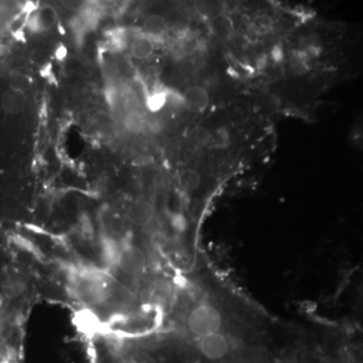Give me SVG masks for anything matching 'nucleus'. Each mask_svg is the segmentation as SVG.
Returning <instances> with one entry per match:
<instances>
[{
    "instance_id": "nucleus-1",
    "label": "nucleus",
    "mask_w": 363,
    "mask_h": 363,
    "mask_svg": "<svg viewBox=\"0 0 363 363\" xmlns=\"http://www.w3.org/2000/svg\"><path fill=\"white\" fill-rule=\"evenodd\" d=\"M73 292L81 304L95 307L106 302L111 296L107 279L94 272H83L75 277Z\"/></svg>"
},
{
    "instance_id": "nucleus-2",
    "label": "nucleus",
    "mask_w": 363,
    "mask_h": 363,
    "mask_svg": "<svg viewBox=\"0 0 363 363\" xmlns=\"http://www.w3.org/2000/svg\"><path fill=\"white\" fill-rule=\"evenodd\" d=\"M198 352L209 363H224L233 357L234 342L224 332L208 334L197 338Z\"/></svg>"
},
{
    "instance_id": "nucleus-3",
    "label": "nucleus",
    "mask_w": 363,
    "mask_h": 363,
    "mask_svg": "<svg viewBox=\"0 0 363 363\" xmlns=\"http://www.w3.org/2000/svg\"><path fill=\"white\" fill-rule=\"evenodd\" d=\"M222 327L223 318L221 313L209 305L195 308L187 319L188 330L196 338L221 331Z\"/></svg>"
},
{
    "instance_id": "nucleus-4",
    "label": "nucleus",
    "mask_w": 363,
    "mask_h": 363,
    "mask_svg": "<svg viewBox=\"0 0 363 363\" xmlns=\"http://www.w3.org/2000/svg\"><path fill=\"white\" fill-rule=\"evenodd\" d=\"M117 264L126 274H140L147 266L145 252L135 245L124 247L117 257Z\"/></svg>"
},
{
    "instance_id": "nucleus-5",
    "label": "nucleus",
    "mask_w": 363,
    "mask_h": 363,
    "mask_svg": "<svg viewBox=\"0 0 363 363\" xmlns=\"http://www.w3.org/2000/svg\"><path fill=\"white\" fill-rule=\"evenodd\" d=\"M128 221L133 225L145 227L154 220L155 208L145 199H136L130 203L126 211Z\"/></svg>"
},
{
    "instance_id": "nucleus-6",
    "label": "nucleus",
    "mask_w": 363,
    "mask_h": 363,
    "mask_svg": "<svg viewBox=\"0 0 363 363\" xmlns=\"http://www.w3.org/2000/svg\"><path fill=\"white\" fill-rule=\"evenodd\" d=\"M182 102L184 106L194 113H200L207 108L209 105V94L204 88L200 86H193L185 91L182 95Z\"/></svg>"
},
{
    "instance_id": "nucleus-7",
    "label": "nucleus",
    "mask_w": 363,
    "mask_h": 363,
    "mask_svg": "<svg viewBox=\"0 0 363 363\" xmlns=\"http://www.w3.org/2000/svg\"><path fill=\"white\" fill-rule=\"evenodd\" d=\"M26 101L25 91L11 86L2 95L1 107L7 114H18L25 109Z\"/></svg>"
},
{
    "instance_id": "nucleus-8",
    "label": "nucleus",
    "mask_w": 363,
    "mask_h": 363,
    "mask_svg": "<svg viewBox=\"0 0 363 363\" xmlns=\"http://www.w3.org/2000/svg\"><path fill=\"white\" fill-rule=\"evenodd\" d=\"M58 21V13L52 6H43L35 11L33 16V28L37 32H45L51 30Z\"/></svg>"
},
{
    "instance_id": "nucleus-9",
    "label": "nucleus",
    "mask_w": 363,
    "mask_h": 363,
    "mask_svg": "<svg viewBox=\"0 0 363 363\" xmlns=\"http://www.w3.org/2000/svg\"><path fill=\"white\" fill-rule=\"evenodd\" d=\"M130 50L133 58L138 60L150 58L155 51L154 40L149 35H145V33L138 35L131 43Z\"/></svg>"
},
{
    "instance_id": "nucleus-10",
    "label": "nucleus",
    "mask_w": 363,
    "mask_h": 363,
    "mask_svg": "<svg viewBox=\"0 0 363 363\" xmlns=\"http://www.w3.org/2000/svg\"><path fill=\"white\" fill-rule=\"evenodd\" d=\"M198 13L206 18H217L225 11V0H195Z\"/></svg>"
},
{
    "instance_id": "nucleus-11",
    "label": "nucleus",
    "mask_w": 363,
    "mask_h": 363,
    "mask_svg": "<svg viewBox=\"0 0 363 363\" xmlns=\"http://www.w3.org/2000/svg\"><path fill=\"white\" fill-rule=\"evenodd\" d=\"M123 125L124 130L130 133H142L145 128V119L138 111H128L123 114Z\"/></svg>"
},
{
    "instance_id": "nucleus-12",
    "label": "nucleus",
    "mask_w": 363,
    "mask_h": 363,
    "mask_svg": "<svg viewBox=\"0 0 363 363\" xmlns=\"http://www.w3.org/2000/svg\"><path fill=\"white\" fill-rule=\"evenodd\" d=\"M143 28H145V35H149L152 39L161 38L166 33L167 21L162 16L154 14V16H150L147 18L145 25H143Z\"/></svg>"
},
{
    "instance_id": "nucleus-13",
    "label": "nucleus",
    "mask_w": 363,
    "mask_h": 363,
    "mask_svg": "<svg viewBox=\"0 0 363 363\" xmlns=\"http://www.w3.org/2000/svg\"><path fill=\"white\" fill-rule=\"evenodd\" d=\"M178 183L182 190L188 193L193 192L201 184V177L195 169H184L180 175H179Z\"/></svg>"
},
{
    "instance_id": "nucleus-14",
    "label": "nucleus",
    "mask_w": 363,
    "mask_h": 363,
    "mask_svg": "<svg viewBox=\"0 0 363 363\" xmlns=\"http://www.w3.org/2000/svg\"><path fill=\"white\" fill-rule=\"evenodd\" d=\"M290 67L294 73L303 75L310 69V55L302 51H296L290 57Z\"/></svg>"
},
{
    "instance_id": "nucleus-15",
    "label": "nucleus",
    "mask_w": 363,
    "mask_h": 363,
    "mask_svg": "<svg viewBox=\"0 0 363 363\" xmlns=\"http://www.w3.org/2000/svg\"><path fill=\"white\" fill-rule=\"evenodd\" d=\"M94 123L96 124L100 133L107 136L116 135L117 125L116 119L106 113H98L94 117Z\"/></svg>"
},
{
    "instance_id": "nucleus-16",
    "label": "nucleus",
    "mask_w": 363,
    "mask_h": 363,
    "mask_svg": "<svg viewBox=\"0 0 363 363\" xmlns=\"http://www.w3.org/2000/svg\"><path fill=\"white\" fill-rule=\"evenodd\" d=\"M169 92L164 90H157L150 94L147 99V107L150 111L159 112L168 104Z\"/></svg>"
},
{
    "instance_id": "nucleus-17",
    "label": "nucleus",
    "mask_w": 363,
    "mask_h": 363,
    "mask_svg": "<svg viewBox=\"0 0 363 363\" xmlns=\"http://www.w3.org/2000/svg\"><path fill=\"white\" fill-rule=\"evenodd\" d=\"M190 138L196 145H207L211 140L212 135L205 128H195L191 131Z\"/></svg>"
},
{
    "instance_id": "nucleus-18",
    "label": "nucleus",
    "mask_w": 363,
    "mask_h": 363,
    "mask_svg": "<svg viewBox=\"0 0 363 363\" xmlns=\"http://www.w3.org/2000/svg\"><path fill=\"white\" fill-rule=\"evenodd\" d=\"M89 0H60L62 6L70 11H81L85 9Z\"/></svg>"
},
{
    "instance_id": "nucleus-19",
    "label": "nucleus",
    "mask_w": 363,
    "mask_h": 363,
    "mask_svg": "<svg viewBox=\"0 0 363 363\" xmlns=\"http://www.w3.org/2000/svg\"><path fill=\"white\" fill-rule=\"evenodd\" d=\"M133 363H152V362H150V360L142 359V360H138V362H135Z\"/></svg>"
}]
</instances>
